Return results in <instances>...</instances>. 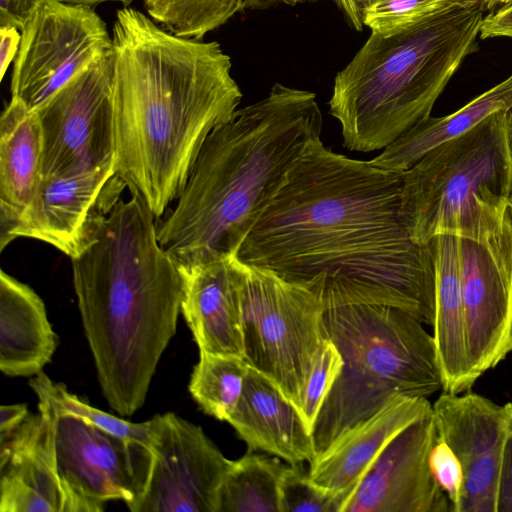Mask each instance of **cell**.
<instances>
[{
	"instance_id": "obj_1",
	"label": "cell",
	"mask_w": 512,
	"mask_h": 512,
	"mask_svg": "<svg viewBox=\"0 0 512 512\" xmlns=\"http://www.w3.org/2000/svg\"><path fill=\"white\" fill-rule=\"evenodd\" d=\"M403 172L314 140L242 242L237 257L302 283L325 310L402 309L433 325V240L415 242L401 211Z\"/></svg>"
},
{
	"instance_id": "obj_2",
	"label": "cell",
	"mask_w": 512,
	"mask_h": 512,
	"mask_svg": "<svg viewBox=\"0 0 512 512\" xmlns=\"http://www.w3.org/2000/svg\"><path fill=\"white\" fill-rule=\"evenodd\" d=\"M115 175L160 218L242 92L216 41L175 35L129 6L112 31Z\"/></svg>"
},
{
	"instance_id": "obj_3",
	"label": "cell",
	"mask_w": 512,
	"mask_h": 512,
	"mask_svg": "<svg viewBox=\"0 0 512 512\" xmlns=\"http://www.w3.org/2000/svg\"><path fill=\"white\" fill-rule=\"evenodd\" d=\"M155 219L132 195L109 211L97 208L82 250L71 259L97 378L121 416L144 404L181 312L182 276L159 244Z\"/></svg>"
},
{
	"instance_id": "obj_4",
	"label": "cell",
	"mask_w": 512,
	"mask_h": 512,
	"mask_svg": "<svg viewBox=\"0 0 512 512\" xmlns=\"http://www.w3.org/2000/svg\"><path fill=\"white\" fill-rule=\"evenodd\" d=\"M322 125L316 94L281 83L237 109L206 138L174 208L157 225L163 250L177 265L237 255Z\"/></svg>"
},
{
	"instance_id": "obj_5",
	"label": "cell",
	"mask_w": 512,
	"mask_h": 512,
	"mask_svg": "<svg viewBox=\"0 0 512 512\" xmlns=\"http://www.w3.org/2000/svg\"><path fill=\"white\" fill-rule=\"evenodd\" d=\"M485 9L455 0L397 33H371L335 76L329 113L351 151L386 148L432 108L460 67L477 49Z\"/></svg>"
},
{
	"instance_id": "obj_6",
	"label": "cell",
	"mask_w": 512,
	"mask_h": 512,
	"mask_svg": "<svg viewBox=\"0 0 512 512\" xmlns=\"http://www.w3.org/2000/svg\"><path fill=\"white\" fill-rule=\"evenodd\" d=\"M324 324L343 366L312 431L316 456L393 397L427 398L443 390L433 335L412 314L386 305H345L325 310Z\"/></svg>"
},
{
	"instance_id": "obj_7",
	"label": "cell",
	"mask_w": 512,
	"mask_h": 512,
	"mask_svg": "<svg viewBox=\"0 0 512 512\" xmlns=\"http://www.w3.org/2000/svg\"><path fill=\"white\" fill-rule=\"evenodd\" d=\"M507 111L422 156L403 172L401 211L412 239L436 236L480 240L506 221L511 179Z\"/></svg>"
},
{
	"instance_id": "obj_8",
	"label": "cell",
	"mask_w": 512,
	"mask_h": 512,
	"mask_svg": "<svg viewBox=\"0 0 512 512\" xmlns=\"http://www.w3.org/2000/svg\"><path fill=\"white\" fill-rule=\"evenodd\" d=\"M240 267L244 359L298 409L327 338L323 304L302 283L241 260Z\"/></svg>"
},
{
	"instance_id": "obj_9",
	"label": "cell",
	"mask_w": 512,
	"mask_h": 512,
	"mask_svg": "<svg viewBox=\"0 0 512 512\" xmlns=\"http://www.w3.org/2000/svg\"><path fill=\"white\" fill-rule=\"evenodd\" d=\"M111 49L107 25L91 6L40 0L21 30L11 98L35 112Z\"/></svg>"
},
{
	"instance_id": "obj_10",
	"label": "cell",
	"mask_w": 512,
	"mask_h": 512,
	"mask_svg": "<svg viewBox=\"0 0 512 512\" xmlns=\"http://www.w3.org/2000/svg\"><path fill=\"white\" fill-rule=\"evenodd\" d=\"M50 407L53 450L60 478L74 512H100L109 500H122L134 512L150 478L153 450L110 434L65 412L44 393Z\"/></svg>"
},
{
	"instance_id": "obj_11",
	"label": "cell",
	"mask_w": 512,
	"mask_h": 512,
	"mask_svg": "<svg viewBox=\"0 0 512 512\" xmlns=\"http://www.w3.org/2000/svg\"><path fill=\"white\" fill-rule=\"evenodd\" d=\"M44 177L114 165L112 49L35 111Z\"/></svg>"
},
{
	"instance_id": "obj_12",
	"label": "cell",
	"mask_w": 512,
	"mask_h": 512,
	"mask_svg": "<svg viewBox=\"0 0 512 512\" xmlns=\"http://www.w3.org/2000/svg\"><path fill=\"white\" fill-rule=\"evenodd\" d=\"M153 463L134 512H219L232 460L203 429L167 412L151 419Z\"/></svg>"
},
{
	"instance_id": "obj_13",
	"label": "cell",
	"mask_w": 512,
	"mask_h": 512,
	"mask_svg": "<svg viewBox=\"0 0 512 512\" xmlns=\"http://www.w3.org/2000/svg\"><path fill=\"white\" fill-rule=\"evenodd\" d=\"M459 239L467 352L476 382L512 352V227L506 218L491 236Z\"/></svg>"
},
{
	"instance_id": "obj_14",
	"label": "cell",
	"mask_w": 512,
	"mask_h": 512,
	"mask_svg": "<svg viewBox=\"0 0 512 512\" xmlns=\"http://www.w3.org/2000/svg\"><path fill=\"white\" fill-rule=\"evenodd\" d=\"M432 411L438 437L453 450L463 469L457 512H497L512 403L498 405L476 393L444 391Z\"/></svg>"
},
{
	"instance_id": "obj_15",
	"label": "cell",
	"mask_w": 512,
	"mask_h": 512,
	"mask_svg": "<svg viewBox=\"0 0 512 512\" xmlns=\"http://www.w3.org/2000/svg\"><path fill=\"white\" fill-rule=\"evenodd\" d=\"M438 438L433 411L399 433L345 499L341 512H448L430 467Z\"/></svg>"
},
{
	"instance_id": "obj_16",
	"label": "cell",
	"mask_w": 512,
	"mask_h": 512,
	"mask_svg": "<svg viewBox=\"0 0 512 512\" xmlns=\"http://www.w3.org/2000/svg\"><path fill=\"white\" fill-rule=\"evenodd\" d=\"M0 512H74L53 450V419L46 401L38 413L0 435Z\"/></svg>"
},
{
	"instance_id": "obj_17",
	"label": "cell",
	"mask_w": 512,
	"mask_h": 512,
	"mask_svg": "<svg viewBox=\"0 0 512 512\" xmlns=\"http://www.w3.org/2000/svg\"><path fill=\"white\" fill-rule=\"evenodd\" d=\"M178 267L183 280L181 313L199 353L244 358L241 267L237 255Z\"/></svg>"
},
{
	"instance_id": "obj_18",
	"label": "cell",
	"mask_w": 512,
	"mask_h": 512,
	"mask_svg": "<svg viewBox=\"0 0 512 512\" xmlns=\"http://www.w3.org/2000/svg\"><path fill=\"white\" fill-rule=\"evenodd\" d=\"M114 165L77 174L41 178L36 194L14 226L9 242L19 237L43 241L71 259L84 246L89 221Z\"/></svg>"
},
{
	"instance_id": "obj_19",
	"label": "cell",
	"mask_w": 512,
	"mask_h": 512,
	"mask_svg": "<svg viewBox=\"0 0 512 512\" xmlns=\"http://www.w3.org/2000/svg\"><path fill=\"white\" fill-rule=\"evenodd\" d=\"M431 413L432 405L426 397H393L319 453L310 463V478L346 499L386 446L409 425Z\"/></svg>"
},
{
	"instance_id": "obj_20",
	"label": "cell",
	"mask_w": 512,
	"mask_h": 512,
	"mask_svg": "<svg viewBox=\"0 0 512 512\" xmlns=\"http://www.w3.org/2000/svg\"><path fill=\"white\" fill-rule=\"evenodd\" d=\"M249 451H263L287 463H311L312 434L300 412L268 377L249 366L239 403L228 419Z\"/></svg>"
},
{
	"instance_id": "obj_21",
	"label": "cell",
	"mask_w": 512,
	"mask_h": 512,
	"mask_svg": "<svg viewBox=\"0 0 512 512\" xmlns=\"http://www.w3.org/2000/svg\"><path fill=\"white\" fill-rule=\"evenodd\" d=\"M42 131L36 112L10 100L0 119V247L3 250L41 181Z\"/></svg>"
},
{
	"instance_id": "obj_22",
	"label": "cell",
	"mask_w": 512,
	"mask_h": 512,
	"mask_svg": "<svg viewBox=\"0 0 512 512\" xmlns=\"http://www.w3.org/2000/svg\"><path fill=\"white\" fill-rule=\"evenodd\" d=\"M459 242V237L448 234L438 235L433 239V338L444 378L443 391L454 394L469 391L475 383L467 352Z\"/></svg>"
},
{
	"instance_id": "obj_23",
	"label": "cell",
	"mask_w": 512,
	"mask_h": 512,
	"mask_svg": "<svg viewBox=\"0 0 512 512\" xmlns=\"http://www.w3.org/2000/svg\"><path fill=\"white\" fill-rule=\"evenodd\" d=\"M56 333L44 302L28 285L0 273V369L11 377L39 374L50 362Z\"/></svg>"
},
{
	"instance_id": "obj_24",
	"label": "cell",
	"mask_w": 512,
	"mask_h": 512,
	"mask_svg": "<svg viewBox=\"0 0 512 512\" xmlns=\"http://www.w3.org/2000/svg\"><path fill=\"white\" fill-rule=\"evenodd\" d=\"M510 108L512 74L456 112L420 120L370 162L384 170L404 172L428 151L461 136L490 115Z\"/></svg>"
},
{
	"instance_id": "obj_25",
	"label": "cell",
	"mask_w": 512,
	"mask_h": 512,
	"mask_svg": "<svg viewBox=\"0 0 512 512\" xmlns=\"http://www.w3.org/2000/svg\"><path fill=\"white\" fill-rule=\"evenodd\" d=\"M285 465L277 457L248 452L224 479L219 512H281L279 483Z\"/></svg>"
},
{
	"instance_id": "obj_26",
	"label": "cell",
	"mask_w": 512,
	"mask_h": 512,
	"mask_svg": "<svg viewBox=\"0 0 512 512\" xmlns=\"http://www.w3.org/2000/svg\"><path fill=\"white\" fill-rule=\"evenodd\" d=\"M248 368L242 357L199 353L189 392L203 412L228 421L241 398Z\"/></svg>"
},
{
	"instance_id": "obj_27",
	"label": "cell",
	"mask_w": 512,
	"mask_h": 512,
	"mask_svg": "<svg viewBox=\"0 0 512 512\" xmlns=\"http://www.w3.org/2000/svg\"><path fill=\"white\" fill-rule=\"evenodd\" d=\"M147 15L165 30L203 39L243 11V0H143Z\"/></svg>"
},
{
	"instance_id": "obj_28",
	"label": "cell",
	"mask_w": 512,
	"mask_h": 512,
	"mask_svg": "<svg viewBox=\"0 0 512 512\" xmlns=\"http://www.w3.org/2000/svg\"><path fill=\"white\" fill-rule=\"evenodd\" d=\"M29 385L34 392L47 395L59 409L65 412L120 438L152 446L151 419L142 423H133L104 412L78 398L68 391L64 384L52 381L43 371L35 375L29 381Z\"/></svg>"
},
{
	"instance_id": "obj_29",
	"label": "cell",
	"mask_w": 512,
	"mask_h": 512,
	"mask_svg": "<svg viewBox=\"0 0 512 512\" xmlns=\"http://www.w3.org/2000/svg\"><path fill=\"white\" fill-rule=\"evenodd\" d=\"M362 23L371 33L388 36L439 12L455 0H359Z\"/></svg>"
},
{
	"instance_id": "obj_30",
	"label": "cell",
	"mask_w": 512,
	"mask_h": 512,
	"mask_svg": "<svg viewBox=\"0 0 512 512\" xmlns=\"http://www.w3.org/2000/svg\"><path fill=\"white\" fill-rule=\"evenodd\" d=\"M296 465H285L280 477L281 512H341L345 498L315 483Z\"/></svg>"
},
{
	"instance_id": "obj_31",
	"label": "cell",
	"mask_w": 512,
	"mask_h": 512,
	"mask_svg": "<svg viewBox=\"0 0 512 512\" xmlns=\"http://www.w3.org/2000/svg\"><path fill=\"white\" fill-rule=\"evenodd\" d=\"M343 366L336 345L327 337L322 344L300 398V415L312 434L321 407Z\"/></svg>"
},
{
	"instance_id": "obj_32",
	"label": "cell",
	"mask_w": 512,
	"mask_h": 512,
	"mask_svg": "<svg viewBox=\"0 0 512 512\" xmlns=\"http://www.w3.org/2000/svg\"><path fill=\"white\" fill-rule=\"evenodd\" d=\"M430 467L453 512H457L463 491V469L453 450L439 437L430 453Z\"/></svg>"
},
{
	"instance_id": "obj_33",
	"label": "cell",
	"mask_w": 512,
	"mask_h": 512,
	"mask_svg": "<svg viewBox=\"0 0 512 512\" xmlns=\"http://www.w3.org/2000/svg\"><path fill=\"white\" fill-rule=\"evenodd\" d=\"M320 0H243V10L264 11L272 8L315 3ZM342 13L348 24L356 31L363 29L359 0H330Z\"/></svg>"
},
{
	"instance_id": "obj_34",
	"label": "cell",
	"mask_w": 512,
	"mask_h": 512,
	"mask_svg": "<svg viewBox=\"0 0 512 512\" xmlns=\"http://www.w3.org/2000/svg\"><path fill=\"white\" fill-rule=\"evenodd\" d=\"M497 512H512V420L509 425L501 465Z\"/></svg>"
},
{
	"instance_id": "obj_35",
	"label": "cell",
	"mask_w": 512,
	"mask_h": 512,
	"mask_svg": "<svg viewBox=\"0 0 512 512\" xmlns=\"http://www.w3.org/2000/svg\"><path fill=\"white\" fill-rule=\"evenodd\" d=\"M40 0H0V27H15L20 32Z\"/></svg>"
},
{
	"instance_id": "obj_36",
	"label": "cell",
	"mask_w": 512,
	"mask_h": 512,
	"mask_svg": "<svg viewBox=\"0 0 512 512\" xmlns=\"http://www.w3.org/2000/svg\"><path fill=\"white\" fill-rule=\"evenodd\" d=\"M480 38H512V2L485 16L482 21Z\"/></svg>"
},
{
	"instance_id": "obj_37",
	"label": "cell",
	"mask_w": 512,
	"mask_h": 512,
	"mask_svg": "<svg viewBox=\"0 0 512 512\" xmlns=\"http://www.w3.org/2000/svg\"><path fill=\"white\" fill-rule=\"evenodd\" d=\"M21 42V32L15 27H0V80L14 62Z\"/></svg>"
},
{
	"instance_id": "obj_38",
	"label": "cell",
	"mask_w": 512,
	"mask_h": 512,
	"mask_svg": "<svg viewBox=\"0 0 512 512\" xmlns=\"http://www.w3.org/2000/svg\"><path fill=\"white\" fill-rule=\"evenodd\" d=\"M29 414L26 404L2 405L0 407V435L14 431Z\"/></svg>"
},
{
	"instance_id": "obj_39",
	"label": "cell",
	"mask_w": 512,
	"mask_h": 512,
	"mask_svg": "<svg viewBox=\"0 0 512 512\" xmlns=\"http://www.w3.org/2000/svg\"><path fill=\"white\" fill-rule=\"evenodd\" d=\"M507 135H508V145L509 152L511 158V179H510V187L509 193L507 197V208H506V216L512 227V108L507 111Z\"/></svg>"
},
{
	"instance_id": "obj_40",
	"label": "cell",
	"mask_w": 512,
	"mask_h": 512,
	"mask_svg": "<svg viewBox=\"0 0 512 512\" xmlns=\"http://www.w3.org/2000/svg\"><path fill=\"white\" fill-rule=\"evenodd\" d=\"M69 3L84 4L88 6H96L106 2L121 3L123 7L129 6L135 0H61Z\"/></svg>"
},
{
	"instance_id": "obj_41",
	"label": "cell",
	"mask_w": 512,
	"mask_h": 512,
	"mask_svg": "<svg viewBox=\"0 0 512 512\" xmlns=\"http://www.w3.org/2000/svg\"><path fill=\"white\" fill-rule=\"evenodd\" d=\"M467 1H473V2L480 3L485 10L492 9L494 6H496L498 4L505 5V4L512 2V0H467Z\"/></svg>"
}]
</instances>
